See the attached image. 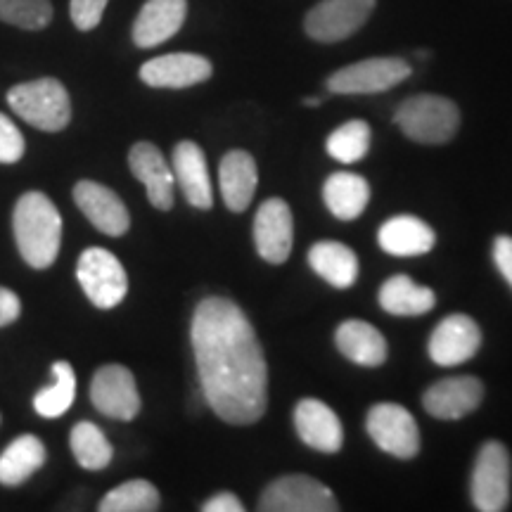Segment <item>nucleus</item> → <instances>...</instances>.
Masks as SVG:
<instances>
[{
	"label": "nucleus",
	"mask_w": 512,
	"mask_h": 512,
	"mask_svg": "<svg viewBox=\"0 0 512 512\" xmlns=\"http://www.w3.org/2000/svg\"><path fill=\"white\" fill-rule=\"evenodd\" d=\"M377 242L392 256H422L432 252L437 235L418 216H394L380 228Z\"/></svg>",
	"instance_id": "23"
},
{
	"label": "nucleus",
	"mask_w": 512,
	"mask_h": 512,
	"mask_svg": "<svg viewBox=\"0 0 512 512\" xmlns=\"http://www.w3.org/2000/svg\"><path fill=\"white\" fill-rule=\"evenodd\" d=\"M375 0H320L306 15L304 29L313 41L337 43L354 36L373 15Z\"/></svg>",
	"instance_id": "10"
},
{
	"label": "nucleus",
	"mask_w": 512,
	"mask_h": 512,
	"mask_svg": "<svg viewBox=\"0 0 512 512\" xmlns=\"http://www.w3.org/2000/svg\"><path fill=\"white\" fill-rule=\"evenodd\" d=\"M128 166H131V174L145 185L147 200H150L152 207L162 211L174 207L176 178L157 145L147 143V140L133 145L131 152H128Z\"/></svg>",
	"instance_id": "15"
},
{
	"label": "nucleus",
	"mask_w": 512,
	"mask_h": 512,
	"mask_svg": "<svg viewBox=\"0 0 512 512\" xmlns=\"http://www.w3.org/2000/svg\"><path fill=\"white\" fill-rule=\"evenodd\" d=\"M46 463V446L34 434H22L0 456V484L19 486Z\"/></svg>",
	"instance_id": "27"
},
{
	"label": "nucleus",
	"mask_w": 512,
	"mask_h": 512,
	"mask_svg": "<svg viewBox=\"0 0 512 512\" xmlns=\"http://www.w3.org/2000/svg\"><path fill=\"white\" fill-rule=\"evenodd\" d=\"M74 200L76 207L83 211V216L100 233L110 235V238H119L131 226V216H128L126 204L107 185H100L95 181H79L74 188Z\"/></svg>",
	"instance_id": "16"
},
{
	"label": "nucleus",
	"mask_w": 512,
	"mask_h": 512,
	"mask_svg": "<svg viewBox=\"0 0 512 512\" xmlns=\"http://www.w3.org/2000/svg\"><path fill=\"white\" fill-rule=\"evenodd\" d=\"M204 401L230 425H252L268 406V366L245 313L226 297H207L190 328Z\"/></svg>",
	"instance_id": "1"
},
{
	"label": "nucleus",
	"mask_w": 512,
	"mask_h": 512,
	"mask_svg": "<svg viewBox=\"0 0 512 512\" xmlns=\"http://www.w3.org/2000/svg\"><path fill=\"white\" fill-rule=\"evenodd\" d=\"M110 0H72L69 3V15H72V22L76 29L91 31L100 24L102 15H105V8Z\"/></svg>",
	"instance_id": "34"
},
{
	"label": "nucleus",
	"mask_w": 512,
	"mask_h": 512,
	"mask_svg": "<svg viewBox=\"0 0 512 512\" xmlns=\"http://www.w3.org/2000/svg\"><path fill=\"white\" fill-rule=\"evenodd\" d=\"M174 178L192 207L211 209L214 195H211L207 157L192 140H183L174 147Z\"/></svg>",
	"instance_id": "20"
},
{
	"label": "nucleus",
	"mask_w": 512,
	"mask_h": 512,
	"mask_svg": "<svg viewBox=\"0 0 512 512\" xmlns=\"http://www.w3.org/2000/svg\"><path fill=\"white\" fill-rule=\"evenodd\" d=\"M294 427L306 446L323 453H337L344 444V430L328 403L304 399L294 408Z\"/></svg>",
	"instance_id": "18"
},
{
	"label": "nucleus",
	"mask_w": 512,
	"mask_h": 512,
	"mask_svg": "<svg viewBox=\"0 0 512 512\" xmlns=\"http://www.w3.org/2000/svg\"><path fill=\"white\" fill-rule=\"evenodd\" d=\"M394 124L422 145H441L456 136L460 112L456 102L441 95H413L394 112Z\"/></svg>",
	"instance_id": "4"
},
{
	"label": "nucleus",
	"mask_w": 512,
	"mask_h": 512,
	"mask_svg": "<svg viewBox=\"0 0 512 512\" xmlns=\"http://www.w3.org/2000/svg\"><path fill=\"white\" fill-rule=\"evenodd\" d=\"M0 19L27 31L46 29L53 19V3L50 0H0Z\"/></svg>",
	"instance_id": "32"
},
{
	"label": "nucleus",
	"mask_w": 512,
	"mask_h": 512,
	"mask_svg": "<svg viewBox=\"0 0 512 512\" xmlns=\"http://www.w3.org/2000/svg\"><path fill=\"white\" fill-rule=\"evenodd\" d=\"M494 261L496 268L501 271V275L508 280V285L512 287V238L510 235H498L494 242Z\"/></svg>",
	"instance_id": "35"
},
{
	"label": "nucleus",
	"mask_w": 512,
	"mask_h": 512,
	"mask_svg": "<svg viewBox=\"0 0 512 512\" xmlns=\"http://www.w3.org/2000/svg\"><path fill=\"white\" fill-rule=\"evenodd\" d=\"M188 0H147L133 24V41L138 48H157L181 31Z\"/></svg>",
	"instance_id": "19"
},
{
	"label": "nucleus",
	"mask_w": 512,
	"mask_h": 512,
	"mask_svg": "<svg viewBox=\"0 0 512 512\" xmlns=\"http://www.w3.org/2000/svg\"><path fill=\"white\" fill-rule=\"evenodd\" d=\"M294 223L292 211L285 200L271 197L261 204L254 219V245L256 252L268 264H283L292 252Z\"/></svg>",
	"instance_id": "13"
},
{
	"label": "nucleus",
	"mask_w": 512,
	"mask_h": 512,
	"mask_svg": "<svg viewBox=\"0 0 512 512\" xmlns=\"http://www.w3.org/2000/svg\"><path fill=\"white\" fill-rule=\"evenodd\" d=\"M159 491L145 479L119 484L100 501V512H155L159 510Z\"/></svg>",
	"instance_id": "30"
},
{
	"label": "nucleus",
	"mask_w": 512,
	"mask_h": 512,
	"mask_svg": "<svg viewBox=\"0 0 512 512\" xmlns=\"http://www.w3.org/2000/svg\"><path fill=\"white\" fill-rule=\"evenodd\" d=\"M437 304V294L430 287L415 285L408 275H392L380 287V306L392 316H422Z\"/></svg>",
	"instance_id": "26"
},
{
	"label": "nucleus",
	"mask_w": 512,
	"mask_h": 512,
	"mask_svg": "<svg viewBox=\"0 0 512 512\" xmlns=\"http://www.w3.org/2000/svg\"><path fill=\"white\" fill-rule=\"evenodd\" d=\"M76 280L91 299L93 306L110 311L124 302L128 292V278L121 261L102 247H91L79 256Z\"/></svg>",
	"instance_id": "5"
},
{
	"label": "nucleus",
	"mask_w": 512,
	"mask_h": 512,
	"mask_svg": "<svg viewBox=\"0 0 512 512\" xmlns=\"http://www.w3.org/2000/svg\"><path fill=\"white\" fill-rule=\"evenodd\" d=\"M510 453L501 441H486L472 470V503L482 512H503L510 503Z\"/></svg>",
	"instance_id": "6"
},
{
	"label": "nucleus",
	"mask_w": 512,
	"mask_h": 512,
	"mask_svg": "<svg viewBox=\"0 0 512 512\" xmlns=\"http://www.w3.org/2000/svg\"><path fill=\"white\" fill-rule=\"evenodd\" d=\"M24 157V136L10 117L0 112V164H15Z\"/></svg>",
	"instance_id": "33"
},
{
	"label": "nucleus",
	"mask_w": 512,
	"mask_h": 512,
	"mask_svg": "<svg viewBox=\"0 0 512 512\" xmlns=\"http://www.w3.org/2000/svg\"><path fill=\"white\" fill-rule=\"evenodd\" d=\"M91 401L102 415L112 420L131 422L140 413V394L136 387V377L124 366H102L93 375Z\"/></svg>",
	"instance_id": "11"
},
{
	"label": "nucleus",
	"mask_w": 512,
	"mask_h": 512,
	"mask_svg": "<svg viewBox=\"0 0 512 512\" xmlns=\"http://www.w3.org/2000/svg\"><path fill=\"white\" fill-rule=\"evenodd\" d=\"M261 512H337L332 491L309 475H285L266 486L259 498Z\"/></svg>",
	"instance_id": "8"
},
{
	"label": "nucleus",
	"mask_w": 512,
	"mask_h": 512,
	"mask_svg": "<svg viewBox=\"0 0 512 512\" xmlns=\"http://www.w3.org/2000/svg\"><path fill=\"white\" fill-rule=\"evenodd\" d=\"M256 183H259V174L249 152L233 150L221 159L219 185L223 202L230 211H245L252 204Z\"/></svg>",
	"instance_id": "22"
},
{
	"label": "nucleus",
	"mask_w": 512,
	"mask_h": 512,
	"mask_svg": "<svg viewBox=\"0 0 512 512\" xmlns=\"http://www.w3.org/2000/svg\"><path fill=\"white\" fill-rule=\"evenodd\" d=\"M482 347V330L465 313H451L434 328L430 337V358L437 366L453 368L470 361Z\"/></svg>",
	"instance_id": "12"
},
{
	"label": "nucleus",
	"mask_w": 512,
	"mask_h": 512,
	"mask_svg": "<svg viewBox=\"0 0 512 512\" xmlns=\"http://www.w3.org/2000/svg\"><path fill=\"white\" fill-rule=\"evenodd\" d=\"M8 105L19 119L48 133L62 131L72 119V100L57 79L17 83L8 91Z\"/></svg>",
	"instance_id": "3"
},
{
	"label": "nucleus",
	"mask_w": 512,
	"mask_h": 512,
	"mask_svg": "<svg viewBox=\"0 0 512 512\" xmlns=\"http://www.w3.org/2000/svg\"><path fill=\"white\" fill-rule=\"evenodd\" d=\"M337 349L363 368H380L387 361V339L366 320H344L335 332Z\"/></svg>",
	"instance_id": "21"
},
{
	"label": "nucleus",
	"mask_w": 512,
	"mask_h": 512,
	"mask_svg": "<svg viewBox=\"0 0 512 512\" xmlns=\"http://www.w3.org/2000/svg\"><path fill=\"white\" fill-rule=\"evenodd\" d=\"M411 64L401 57H370L342 67L328 79V91L337 95H373L399 86L411 76Z\"/></svg>",
	"instance_id": "7"
},
{
	"label": "nucleus",
	"mask_w": 512,
	"mask_h": 512,
	"mask_svg": "<svg viewBox=\"0 0 512 512\" xmlns=\"http://www.w3.org/2000/svg\"><path fill=\"white\" fill-rule=\"evenodd\" d=\"M320 102H323V98H306L304 105H306V107H318Z\"/></svg>",
	"instance_id": "38"
},
{
	"label": "nucleus",
	"mask_w": 512,
	"mask_h": 512,
	"mask_svg": "<svg viewBox=\"0 0 512 512\" xmlns=\"http://www.w3.org/2000/svg\"><path fill=\"white\" fill-rule=\"evenodd\" d=\"M211 74V62L195 53L162 55L140 67V81L152 88H190L211 79Z\"/></svg>",
	"instance_id": "17"
},
{
	"label": "nucleus",
	"mask_w": 512,
	"mask_h": 512,
	"mask_svg": "<svg viewBox=\"0 0 512 512\" xmlns=\"http://www.w3.org/2000/svg\"><path fill=\"white\" fill-rule=\"evenodd\" d=\"M76 399V375L67 361H57L53 366V384L34 396V408L43 418L55 420L72 408Z\"/></svg>",
	"instance_id": "29"
},
{
	"label": "nucleus",
	"mask_w": 512,
	"mask_h": 512,
	"mask_svg": "<svg viewBox=\"0 0 512 512\" xmlns=\"http://www.w3.org/2000/svg\"><path fill=\"white\" fill-rule=\"evenodd\" d=\"M323 197L330 214L339 221H354L363 214L370 200V185L363 176L339 171L323 185Z\"/></svg>",
	"instance_id": "24"
},
{
	"label": "nucleus",
	"mask_w": 512,
	"mask_h": 512,
	"mask_svg": "<svg viewBox=\"0 0 512 512\" xmlns=\"http://www.w3.org/2000/svg\"><path fill=\"white\" fill-rule=\"evenodd\" d=\"M370 439L389 456L411 460L420 451L418 422L399 403H377L366 420Z\"/></svg>",
	"instance_id": "9"
},
{
	"label": "nucleus",
	"mask_w": 512,
	"mask_h": 512,
	"mask_svg": "<svg viewBox=\"0 0 512 512\" xmlns=\"http://www.w3.org/2000/svg\"><path fill=\"white\" fill-rule=\"evenodd\" d=\"M12 228L19 254L31 268H50L62 245V216L43 192H27L15 204Z\"/></svg>",
	"instance_id": "2"
},
{
	"label": "nucleus",
	"mask_w": 512,
	"mask_h": 512,
	"mask_svg": "<svg viewBox=\"0 0 512 512\" xmlns=\"http://www.w3.org/2000/svg\"><path fill=\"white\" fill-rule=\"evenodd\" d=\"M204 512H242L245 505L240 503V498L235 494H228V491H221V494L211 496L207 503L202 505Z\"/></svg>",
	"instance_id": "37"
},
{
	"label": "nucleus",
	"mask_w": 512,
	"mask_h": 512,
	"mask_svg": "<svg viewBox=\"0 0 512 512\" xmlns=\"http://www.w3.org/2000/svg\"><path fill=\"white\" fill-rule=\"evenodd\" d=\"M69 446H72L76 463L83 470H105L114 458L112 444L107 441L105 432L98 425H93V422L74 425L72 434H69Z\"/></svg>",
	"instance_id": "28"
},
{
	"label": "nucleus",
	"mask_w": 512,
	"mask_h": 512,
	"mask_svg": "<svg viewBox=\"0 0 512 512\" xmlns=\"http://www.w3.org/2000/svg\"><path fill=\"white\" fill-rule=\"evenodd\" d=\"M19 313H22V302H19L17 294L5 290V287H0V328L15 323Z\"/></svg>",
	"instance_id": "36"
},
{
	"label": "nucleus",
	"mask_w": 512,
	"mask_h": 512,
	"mask_svg": "<svg viewBox=\"0 0 512 512\" xmlns=\"http://www.w3.org/2000/svg\"><path fill=\"white\" fill-rule=\"evenodd\" d=\"M309 264L320 278L328 280L337 290H347L358 278V256L342 242L325 240L309 249Z\"/></svg>",
	"instance_id": "25"
},
{
	"label": "nucleus",
	"mask_w": 512,
	"mask_h": 512,
	"mask_svg": "<svg viewBox=\"0 0 512 512\" xmlns=\"http://www.w3.org/2000/svg\"><path fill=\"white\" fill-rule=\"evenodd\" d=\"M482 399L484 384L477 377L460 375L432 384L422 396V406L437 420H460L477 411Z\"/></svg>",
	"instance_id": "14"
},
{
	"label": "nucleus",
	"mask_w": 512,
	"mask_h": 512,
	"mask_svg": "<svg viewBox=\"0 0 512 512\" xmlns=\"http://www.w3.org/2000/svg\"><path fill=\"white\" fill-rule=\"evenodd\" d=\"M325 150H328V155L332 159H337V162H361L370 150V126L361 119L347 121V124H342L330 133Z\"/></svg>",
	"instance_id": "31"
}]
</instances>
